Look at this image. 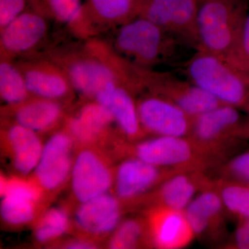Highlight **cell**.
I'll list each match as a JSON object with an SVG mask.
<instances>
[{"label":"cell","mask_w":249,"mask_h":249,"mask_svg":"<svg viewBox=\"0 0 249 249\" xmlns=\"http://www.w3.org/2000/svg\"><path fill=\"white\" fill-rule=\"evenodd\" d=\"M183 68L187 79L193 84L211 93L223 104L247 112L249 106V72L204 50H196Z\"/></svg>","instance_id":"6da1fadb"},{"label":"cell","mask_w":249,"mask_h":249,"mask_svg":"<svg viewBox=\"0 0 249 249\" xmlns=\"http://www.w3.org/2000/svg\"><path fill=\"white\" fill-rule=\"evenodd\" d=\"M249 9L247 0H200L197 50L227 58L238 43Z\"/></svg>","instance_id":"7a4b0ae2"},{"label":"cell","mask_w":249,"mask_h":249,"mask_svg":"<svg viewBox=\"0 0 249 249\" xmlns=\"http://www.w3.org/2000/svg\"><path fill=\"white\" fill-rule=\"evenodd\" d=\"M182 43L145 18L139 17L120 26L113 48L138 66L152 68L171 61Z\"/></svg>","instance_id":"3957f363"},{"label":"cell","mask_w":249,"mask_h":249,"mask_svg":"<svg viewBox=\"0 0 249 249\" xmlns=\"http://www.w3.org/2000/svg\"><path fill=\"white\" fill-rule=\"evenodd\" d=\"M142 89L171 101L193 117L201 115L223 103L191 83L170 72L156 71L134 65Z\"/></svg>","instance_id":"277c9868"},{"label":"cell","mask_w":249,"mask_h":249,"mask_svg":"<svg viewBox=\"0 0 249 249\" xmlns=\"http://www.w3.org/2000/svg\"><path fill=\"white\" fill-rule=\"evenodd\" d=\"M222 104L195 118L190 138L209 154L221 142H244L249 139V114Z\"/></svg>","instance_id":"5b68a950"},{"label":"cell","mask_w":249,"mask_h":249,"mask_svg":"<svg viewBox=\"0 0 249 249\" xmlns=\"http://www.w3.org/2000/svg\"><path fill=\"white\" fill-rule=\"evenodd\" d=\"M200 0H142L139 16L197 50V14Z\"/></svg>","instance_id":"8992f818"},{"label":"cell","mask_w":249,"mask_h":249,"mask_svg":"<svg viewBox=\"0 0 249 249\" xmlns=\"http://www.w3.org/2000/svg\"><path fill=\"white\" fill-rule=\"evenodd\" d=\"M206 152L190 137L157 136L136 147L135 155L160 168L196 169L201 165V155Z\"/></svg>","instance_id":"52a82bcc"},{"label":"cell","mask_w":249,"mask_h":249,"mask_svg":"<svg viewBox=\"0 0 249 249\" xmlns=\"http://www.w3.org/2000/svg\"><path fill=\"white\" fill-rule=\"evenodd\" d=\"M142 128L157 136L189 137L195 118L176 104L148 93L137 103Z\"/></svg>","instance_id":"ba28073f"},{"label":"cell","mask_w":249,"mask_h":249,"mask_svg":"<svg viewBox=\"0 0 249 249\" xmlns=\"http://www.w3.org/2000/svg\"><path fill=\"white\" fill-rule=\"evenodd\" d=\"M47 18L31 8L0 29L1 58L14 60L31 55L47 35Z\"/></svg>","instance_id":"9c48e42d"},{"label":"cell","mask_w":249,"mask_h":249,"mask_svg":"<svg viewBox=\"0 0 249 249\" xmlns=\"http://www.w3.org/2000/svg\"><path fill=\"white\" fill-rule=\"evenodd\" d=\"M31 96L59 101L75 91L65 72L47 55L18 62Z\"/></svg>","instance_id":"30bf717a"},{"label":"cell","mask_w":249,"mask_h":249,"mask_svg":"<svg viewBox=\"0 0 249 249\" xmlns=\"http://www.w3.org/2000/svg\"><path fill=\"white\" fill-rule=\"evenodd\" d=\"M137 91L135 85L119 80L107 85L94 98L110 111L119 128L129 138H137L143 129L133 96Z\"/></svg>","instance_id":"8fae6325"},{"label":"cell","mask_w":249,"mask_h":249,"mask_svg":"<svg viewBox=\"0 0 249 249\" xmlns=\"http://www.w3.org/2000/svg\"><path fill=\"white\" fill-rule=\"evenodd\" d=\"M111 184L110 171L101 157L91 150L80 152L72 171V188L77 199L85 202L106 194Z\"/></svg>","instance_id":"7c38bea8"},{"label":"cell","mask_w":249,"mask_h":249,"mask_svg":"<svg viewBox=\"0 0 249 249\" xmlns=\"http://www.w3.org/2000/svg\"><path fill=\"white\" fill-rule=\"evenodd\" d=\"M149 224L152 242L159 249H181L195 237L183 211L158 206L152 211Z\"/></svg>","instance_id":"4fadbf2b"},{"label":"cell","mask_w":249,"mask_h":249,"mask_svg":"<svg viewBox=\"0 0 249 249\" xmlns=\"http://www.w3.org/2000/svg\"><path fill=\"white\" fill-rule=\"evenodd\" d=\"M71 137L58 132L43 147L40 160L36 167V178L46 190H53L61 186L71 169Z\"/></svg>","instance_id":"5bb4252c"},{"label":"cell","mask_w":249,"mask_h":249,"mask_svg":"<svg viewBox=\"0 0 249 249\" xmlns=\"http://www.w3.org/2000/svg\"><path fill=\"white\" fill-rule=\"evenodd\" d=\"M173 173L175 172L167 173L163 168L137 157L124 160L119 167L116 176L118 196L124 199H132L164 179L165 175Z\"/></svg>","instance_id":"9a60e30c"},{"label":"cell","mask_w":249,"mask_h":249,"mask_svg":"<svg viewBox=\"0 0 249 249\" xmlns=\"http://www.w3.org/2000/svg\"><path fill=\"white\" fill-rule=\"evenodd\" d=\"M121 217L119 201L103 194L83 202L76 213L78 227L93 235H103L115 229Z\"/></svg>","instance_id":"2e32d148"},{"label":"cell","mask_w":249,"mask_h":249,"mask_svg":"<svg viewBox=\"0 0 249 249\" xmlns=\"http://www.w3.org/2000/svg\"><path fill=\"white\" fill-rule=\"evenodd\" d=\"M31 7L65 24L76 36L88 38L95 29L85 13L83 0H30Z\"/></svg>","instance_id":"e0dca14e"},{"label":"cell","mask_w":249,"mask_h":249,"mask_svg":"<svg viewBox=\"0 0 249 249\" xmlns=\"http://www.w3.org/2000/svg\"><path fill=\"white\" fill-rule=\"evenodd\" d=\"M34 96L15 106L14 119L17 124L35 132H43L54 127L62 116V108L59 101Z\"/></svg>","instance_id":"ac0fdd59"},{"label":"cell","mask_w":249,"mask_h":249,"mask_svg":"<svg viewBox=\"0 0 249 249\" xmlns=\"http://www.w3.org/2000/svg\"><path fill=\"white\" fill-rule=\"evenodd\" d=\"M142 0H85L84 8L91 25L120 27L139 17Z\"/></svg>","instance_id":"d6986e66"},{"label":"cell","mask_w":249,"mask_h":249,"mask_svg":"<svg viewBox=\"0 0 249 249\" xmlns=\"http://www.w3.org/2000/svg\"><path fill=\"white\" fill-rule=\"evenodd\" d=\"M197 175L180 170L167 177L159 191V206L184 211L199 187L206 186L204 178Z\"/></svg>","instance_id":"ffe728a7"},{"label":"cell","mask_w":249,"mask_h":249,"mask_svg":"<svg viewBox=\"0 0 249 249\" xmlns=\"http://www.w3.org/2000/svg\"><path fill=\"white\" fill-rule=\"evenodd\" d=\"M114 121L110 111L97 101L87 103L67 121L70 134L82 142H91L103 135Z\"/></svg>","instance_id":"44dd1931"},{"label":"cell","mask_w":249,"mask_h":249,"mask_svg":"<svg viewBox=\"0 0 249 249\" xmlns=\"http://www.w3.org/2000/svg\"><path fill=\"white\" fill-rule=\"evenodd\" d=\"M7 138L15 168L24 175L30 173L37 167L43 150L36 132L16 123L8 129Z\"/></svg>","instance_id":"7402d4cb"},{"label":"cell","mask_w":249,"mask_h":249,"mask_svg":"<svg viewBox=\"0 0 249 249\" xmlns=\"http://www.w3.org/2000/svg\"><path fill=\"white\" fill-rule=\"evenodd\" d=\"M224 208L217 190L206 187L183 211L195 235H203L219 222Z\"/></svg>","instance_id":"603a6c76"},{"label":"cell","mask_w":249,"mask_h":249,"mask_svg":"<svg viewBox=\"0 0 249 249\" xmlns=\"http://www.w3.org/2000/svg\"><path fill=\"white\" fill-rule=\"evenodd\" d=\"M0 95L9 106L19 104L30 97L22 72L13 60L1 58Z\"/></svg>","instance_id":"cb8c5ba5"},{"label":"cell","mask_w":249,"mask_h":249,"mask_svg":"<svg viewBox=\"0 0 249 249\" xmlns=\"http://www.w3.org/2000/svg\"><path fill=\"white\" fill-rule=\"evenodd\" d=\"M217 190L229 213L240 220L249 219V185L229 180L219 183Z\"/></svg>","instance_id":"d4e9b609"},{"label":"cell","mask_w":249,"mask_h":249,"mask_svg":"<svg viewBox=\"0 0 249 249\" xmlns=\"http://www.w3.org/2000/svg\"><path fill=\"white\" fill-rule=\"evenodd\" d=\"M35 203L24 196L4 195L1 204V217L10 224H26L34 217Z\"/></svg>","instance_id":"484cf974"},{"label":"cell","mask_w":249,"mask_h":249,"mask_svg":"<svg viewBox=\"0 0 249 249\" xmlns=\"http://www.w3.org/2000/svg\"><path fill=\"white\" fill-rule=\"evenodd\" d=\"M68 227L69 219L65 211L59 209L50 210L36 229V239L40 242H47L62 235Z\"/></svg>","instance_id":"4316f807"},{"label":"cell","mask_w":249,"mask_h":249,"mask_svg":"<svg viewBox=\"0 0 249 249\" xmlns=\"http://www.w3.org/2000/svg\"><path fill=\"white\" fill-rule=\"evenodd\" d=\"M142 222L130 219L119 226L109 243L111 249H132L138 247L144 235Z\"/></svg>","instance_id":"83f0119b"},{"label":"cell","mask_w":249,"mask_h":249,"mask_svg":"<svg viewBox=\"0 0 249 249\" xmlns=\"http://www.w3.org/2000/svg\"><path fill=\"white\" fill-rule=\"evenodd\" d=\"M225 60L234 67L249 72V9L238 43Z\"/></svg>","instance_id":"f1b7e54d"},{"label":"cell","mask_w":249,"mask_h":249,"mask_svg":"<svg viewBox=\"0 0 249 249\" xmlns=\"http://www.w3.org/2000/svg\"><path fill=\"white\" fill-rule=\"evenodd\" d=\"M1 196L15 195L24 196L35 202L38 200L41 195L40 190L34 183L16 178L6 180L1 178Z\"/></svg>","instance_id":"f546056e"},{"label":"cell","mask_w":249,"mask_h":249,"mask_svg":"<svg viewBox=\"0 0 249 249\" xmlns=\"http://www.w3.org/2000/svg\"><path fill=\"white\" fill-rule=\"evenodd\" d=\"M224 170L229 180L249 185V149L232 158Z\"/></svg>","instance_id":"4dcf8cb0"},{"label":"cell","mask_w":249,"mask_h":249,"mask_svg":"<svg viewBox=\"0 0 249 249\" xmlns=\"http://www.w3.org/2000/svg\"><path fill=\"white\" fill-rule=\"evenodd\" d=\"M28 6L30 0H0V29L29 9Z\"/></svg>","instance_id":"1f68e13d"},{"label":"cell","mask_w":249,"mask_h":249,"mask_svg":"<svg viewBox=\"0 0 249 249\" xmlns=\"http://www.w3.org/2000/svg\"><path fill=\"white\" fill-rule=\"evenodd\" d=\"M236 249H249V219L240 220L234 235Z\"/></svg>","instance_id":"d6a6232c"},{"label":"cell","mask_w":249,"mask_h":249,"mask_svg":"<svg viewBox=\"0 0 249 249\" xmlns=\"http://www.w3.org/2000/svg\"><path fill=\"white\" fill-rule=\"evenodd\" d=\"M69 249H91L93 248V246L88 243V242H84L83 241L80 242H75L71 243V245H68Z\"/></svg>","instance_id":"836d02e7"},{"label":"cell","mask_w":249,"mask_h":249,"mask_svg":"<svg viewBox=\"0 0 249 249\" xmlns=\"http://www.w3.org/2000/svg\"><path fill=\"white\" fill-rule=\"evenodd\" d=\"M247 114H249V106L248 109H247Z\"/></svg>","instance_id":"e575fe53"}]
</instances>
